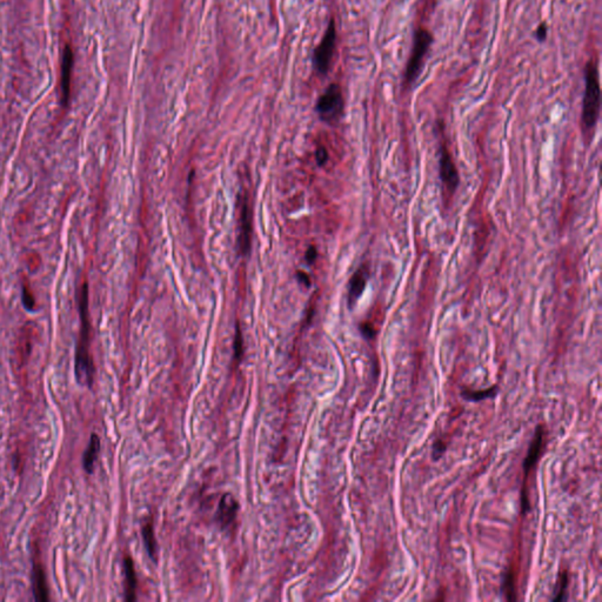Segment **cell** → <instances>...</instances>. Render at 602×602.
<instances>
[{
    "instance_id": "9c48e42d",
    "label": "cell",
    "mask_w": 602,
    "mask_h": 602,
    "mask_svg": "<svg viewBox=\"0 0 602 602\" xmlns=\"http://www.w3.org/2000/svg\"><path fill=\"white\" fill-rule=\"evenodd\" d=\"M252 221H251V211L248 209V204L244 202L241 205L240 212V227H239L238 237V249L239 253L246 255L251 248V235H252Z\"/></svg>"
},
{
    "instance_id": "cb8c5ba5",
    "label": "cell",
    "mask_w": 602,
    "mask_h": 602,
    "mask_svg": "<svg viewBox=\"0 0 602 602\" xmlns=\"http://www.w3.org/2000/svg\"><path fill=\"white\" fill-rule=\"evenodd\" d=\"M315 159L318 165H325L328 160V153L325 147H319L315 152Z\"/></svg>"
},
{
    "instance_id": "6da1fadb",
    "label": "cell",
    "mask_w": 602,
    "mask_h": 602,
    "mask_svg": "<svg viewBox=\"0 0 602 602\" xmlns=\"http://www.w3.org/2000/svg\"><path fill=\"white\" fill-rule=\"evenodd\" d=\"M80 319H82V333L76 353V378L79 383L91 387L93 383L94 365L91 358L90 346V321H89V287L87 283L83 284L79 297Z\"/></svg>"
},
{
    "instance_id": "8fae6325",
    "label": "cell",
    "mask_w": 602,
    "mask_h": 602,
    "mask_svg": "<svg viewBox=\"0 0 602 602\" xmlns=\"http://www.w3.org/2000/svg\"><path fill=\"white\" fill-rule=\"evenodd\" d=\"M73 66V51L69 46L65 47L64 55H62L61 65V90H62V104L68 105L70 98V91H71V73Z\"/></svg>"
},
{
    "instance_id": "7402d4cb",
    "label": "cell",
    "mask_w": 602,
    "mask_h": 602,
    "mask_svg": "<svg viewBox=\"0 0 602 602\" xmlns=\"http://www.w3.org/2000/svg\"><path fill=\"white\" fill-rule=\"evenodd\" d=\"M547 34H548V26H547V23L544 22L537 27V30H535V33H534V37H535V39L539 41V43H544V41L547 39Z\"/></svg>"
},
{
    "instance_id": "d4e9b609",
    "label": "cell",
    "mask_w": 602,
    "mask_h": 602,
    "mask_svg": "<svg viewBox=\"0 0 602 602\" xmlns=\"http://www.w3.org/2000/svg\"><path fill=\"white\" fill-rule=\"evenodd\" d=\"M316 256H318V251H316V248L314 246H309V248L307 249V252H306V261L308 263H313L315 261Z\"/></svg>"
},
{
    "instance_id": "3957f363",
    "label": "cell",
    "mask_w": 602,
    "mask_h": 602,
    "mask_svg": "<svg viewBox=\"0 0 602 602\" xmlns=\"http://www.w3.org/2000/svg\"><path fill=\"white\" fill-rule=\"evenodd\" d=\"M433 40L434 39H433L432 33L424 27H419L414 32L413 46H412L410 59L407 61L406 71L404 75L405 89H410L413 86L419 77L421 76L426 57H427Z\"/></svg>"
},
{
    "instance_id": "2e32d148",
    "label": "cell",
    "mask_w": 602,
    "mask_h": 602,
    "mask_svg": "<svg viewBox=\"0 0 602 602\" xmlns=\"http://www.w3.org/2000/svg\"><path fill=\"white\" fill-rule=\"evenodd\" d=\"M498 394V386H493L491 388L482 389V390H472V389H464L461 392V397L472 403H479V401L489 399V397H495Z\"/></svg>"
},
{
    "instance_id": "30bf717a",
    "label": "cell",
    "mask_w": 602,
    "mask_h": 602,
    "mask_svg": "<svg viewBox=\"0 0 602 602\" xmlns=\"http://www.w3.org/2000/svg\"><path fill=\"white\" fill-rule=\"evenodd\" d=\"M239 505L231 494H225L221 498L217 512V521L221 527H227L233 522L237 516Z\"/></svg>"
},
{
    "instance_id": "ba28073f",
    "label": "cell",
    "mask_w": 602,
    "mask_h": 602,
    "mask_svg": "<svg viewBox=\"0 0 602 602\" xmlns=\"http://www.w3.org/2000/svg\"><path fill=\"white\" fill-rule=\"evenodd\" d=\"M369 279V266L368 263H362L359 269L355 271L353 276H352L350 284H348V306L350 308H353L355 304L361 298L362 293L366 290Z\"/></svg>"
},
{
    "instance_id": "e0dca14e",
    "label": "cell",
    "mask_w": 602,
    "mask_h": 602,
    "mask_svg": "<svg viewBox=\"0 0 602 602\" xmlns=\"http://www.w3.org/2000/svg\"><path fill=\"white\" fill-rule=\"evenodd\" d=\"M567 588H568V570L562 569L559 574L556 587L554 589V596L553 601H563L567 600Z\"/></svg>"
},
{
    "instance_id": "9a60e30c",
    "label": "cell",
    "mask_w": 602,
    "mask_h": 602,
    "mask_svg": "<svg viewBox=\"0 0 602 602\" xmlns=\"http://www.w3.org/2000/svg\"><path fill=\"white\" fill-rule=\"evenodd\" d=\"M143 539H144V542H145V547H146L147 553H149V556L153 560V561H156L158 547H157L156 537H154L153 524L151 521H147L146 523H144Z\"/></svg>"
},
{
    "instance_id": "ac0fdd59",
    "label": "cell",
    "mask_w": 602,
    "mask_h": 602,
    "mask_svg": "<svg viewBox=\"0 0 602 602\" xmlns=\"http://www.w3.org/2000/svg\"><path fill=\"white\" fill-rule=\"evenodd\" d=\"M502 591H503V594L506 595L507 600H515L516 598V596H515V576H514V572L512 569H509L508 572L506 573L505 579H503V583H502Z\"/></svg>"
},
{
    "instance_id": "d6986e66",
    "label": "cell",
    "mask_w": 602,
    "mask_h": 602,
    "mask_svg": "<svg viewBox=\"0 0 602 602\" xmlns=\"http://www.w3.org/2000/svg\"><path fill=\"white\" fill-rule=\"evenodd\" d=\"M23 302L24 305H25V307L30 309V311H32L34 306H36V300H34L32 292L30 290V286H27V285H24L23 286Z\"/></svg>"
},
{
    "instance_id": "ffe728a7",
    "label": "cell",
    "mask_w": 602,
    "mask_h": 602,
    "mask_svg": "<svg viewBox=\"0 0 602 602\" xmlns=\"http://www.w3.org/2000/svg\"><path fill=\"white\" fill-rule=\"evenodd\" d=\"M242 351H244V343H242V334L239 325L237 326V332H235V339H234V352L237 359H241Z\"/></svg>"
},
{
    "instance_id": "44dd1931",
    "label": "cell",
    "mask_w": 602,
    "mask_h": 602,
    "mask_svg": "<svg viewBox=\"0 0 602 602\" xmlns=\"http://www.w3.org/2000/svg\"><path fill=\"white\" fill-rule=\"evenodd\" d=\"M446 443L445 441H442V440H436L434 442V445H433V448H432V457L434 461H438L440 457L443 455V453L446 452Z\"/></svg>"
},
{
    "instance_id": "277c9868",
    "label": "cell",
    "mask_w": 602,
    "mask_h": 602,
    "mask_svg": "<svg viewBox=\"0 0 602 602\" xmlns=\"http://www.w3.org/2000/svg\"><path fill=\"white\" fill-rule=\"evenodd\" d=\"M545 427L542 425L538 426L535 429V434L531 440L529 448H528L527 455L523 461V485H522V492H521V508L522 512H529V496H528V479H529L530 472L537 464L539 457L541 455L542 447H544L545 441Z\"/></svg>"
},
{
    "instance_id": "52a82bcc",
    "label": "cell",
    "mask_w": 602,
    "mask_h": 602,
    "mask_svg": "<svg viewBox=\"0 0 602 602\" xmlns=\"http://www.w3.org/2000/svg\"><path fill=\"white\" fill-rule=\"evenodd\" d=\"M439 174L440 180L443 185V188L448 192V194H453L455 192L460 182V177L457 168L450 157V153L445 147L441 150L439 159Z\"/></svg>"
},
{
    "instance_id": "8992f818",
    "label": "cell",
    "mask_w": 602,
    "mask_h": 602,
    "mask_svg": "<svg viewBox=\"0 0 602 602\" xmlns=\"http://www.w3.org/2000/svg\"><path fill=\"white\" fill-rule=\"evenodd\" d=\"M337 44V29L336 22L332 19L327 27L325 36H323L321 43L314 51V68L320 75H326L328 72L330 62H332L334 51H336Z\"/></svg>"
},
{
    "instance_id": "5b68a950",
    "label": "cell",
    "mask_w": 602,
    "mask_h": 602,
    "mask_svg": "<svg viewBox=\"0 0 602 602\" xmlns=\"http://www.w3.org/2000/svg\"><path fill=\"white\" fill-rule=\"evenodd\" d=\"M316 112L323 121L333 122L343 115L344 97L338 84H330L316 103Z\"/></svg>"
},
{
    "instance_id": "7c38bea8",
    "label": "cell",
    "mask_w": 602,
    "mask_h": 602,
    "mask_svg": "<svg viewBox=\"0 0 602 602\" xmlns=\"http://www.w3.org/2000/svg\"><path fill=\"white\" fill-rule=\"evenodd\" d=\"M32 582L34 598H36L37 601H47L48 589L46 584V575H45L44 568L39 561L33 562Z\"/></svg>"
},
{
    "instance_id": "603a6c76",
    "label": "cell",
    "mask_w": 602,
    "mask_h": 602,
    "mask_svg": "<svg viewBox=\"0 0 602 602\" xmlns=\"http://www.w3.org/2000/svg\"><path fill=\"white\" fill-rule=\"evenodd\" d=\"M360 330H361L362 336H364L365 338H367V339H372V338L375 337V329H374V327L371 325V323L362 322L360 325Z\"/></svg>"
},
{
    "instance_id": "5bb4252c",
    "label": "cell",
    "mask_w": 602,
    "mask_h": 602,
    "mask_svg": "<svg viewBox=\"0 0 602 602\" xmlns=\"http://www.w3.org/2000/svg\"><path fill=\"white\" fill-rule=\"evenodd\" d=\"M124 572H125V598L127 601L136 600V588H137V577L136 570L133 566V561L129 556H125L124 559Z\"/></svg>"
},
{
    "instance_id": "4fadbf2b",
    "label": "cell",
    "mask_w": 602,
    "mask_h": 602,
    "mask_svg": "<svg viewBox=\"0 0 602 602\" xmlns=\"http://www.w3.org/2000/svg\"><path fill=\"white\" fill-rule=\"evenodd\" d=\"M100 450V439L96 433L91 435L90 443L84 453L83 456V467L87 474H92L94 470V464H96L97 457L99 455Z\"/></svg>"
},
{
    "instance_id": "7a4b0ae2",
    "label": "cell",
    "mask_w": 602,
    "mask_h": 602,
    "mask_svg": "<svg viewBox=\"0 0 602 602\" xmlns=\"http://www.w3.org/2000/svg\"><path fill=\"white\" fill-rule=\"evenodd\" d=\"M584 84L586 85H584L581 122H582L583 131L586 133H591L597 124L601 106V90L600 79H598L597 61L593 58L586 65Z\"/></svg>"
},
{
    "instance_id": "484cf974",
    "label": "cell",
    "mask_w": 602,
    "mask_h": 602,
    "mask_svg": "<svg viewBox=\"0 0 602 602\" xmlns=\"http://www.w3.org/2000/svg\"><path fill=\"white\" fill-rule=\"evenodd\" d=\"M297 278L300 283L305 285V286L308 287L309 285H311V279H309V276L306 272H304V271H297Z\"/></svg>"
}]
</instances>
